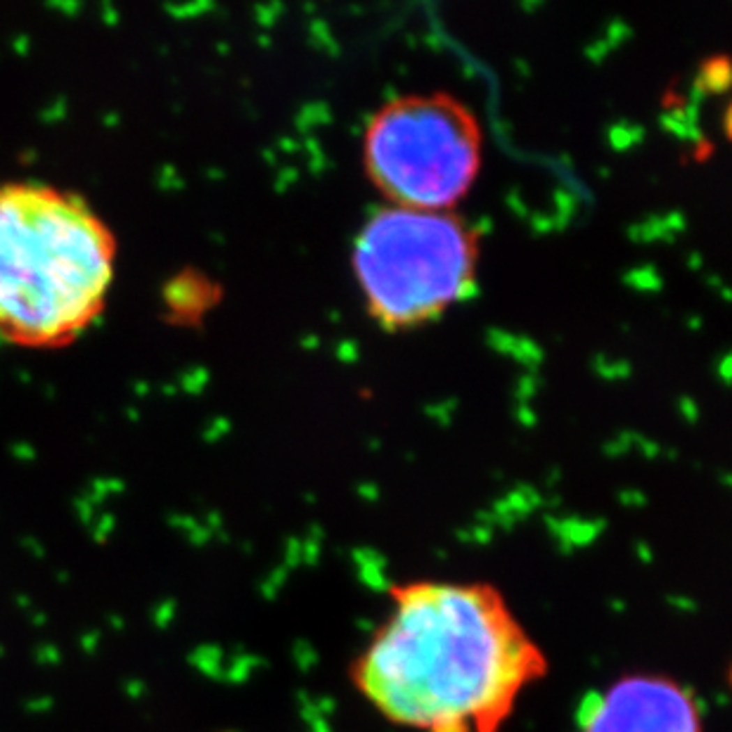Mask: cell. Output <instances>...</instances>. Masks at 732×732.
<instances>
[{"label": "cell", "mask_w": 732, "mask_h": 732, "mask_svg": "<svg viewBox=\"0 0 732 732\" xmlns=\"http://www.w3.org/2000/svg\"><path fill=\"white\" fill-rule=\"evenodd\" d=\"M389 611L351 666L384 721L415 732H502L550 659L500 588L419 578L389 588Z\"/></svg>", "instance_id": "cell-1"}, {"label": "cell", "mask_w": 732, "mask_h": 732, "mask_svg": "<svg viewBox=\"0 0 732 732\" xmlns=\"http://www.w3.org/2000/svg\"><path fill=\"white\" fill-rule=\"evenodd\" d=\"M117 242L71 192L0 185V334L52 349L91 327L107 304Z\"/></svg>", "instance_id": "cell-2"}, {"label": "cell", "mask_w": 732, "mask_h": 732, "mask_svg": "<svg viewBox=\"0 0 732 732\" xmlns=\"http://www.w3.org/2000/svg\"><path fill=\"white\" fill-rule=\"evenodd\" d=\"M477 261V237L451 211L380 209L353 244L365 306L389 332L436 320L470 297Z\"/></svg>", "instance_id": "cell-3"}, {"label": "cell", "mask_w": 732, "mask_h": 732, "mask_svg": "<svg viewBox=\"0 0 732 732\" xmlns=\"http://www.w3.org/2000/svg\"><path fill=\"white\" fill-rule=\"evenodd\" d=\"M481 128L453 95H405L372 117L363 140L368 178L391 207L448 211L481 169Z\"/></svg>", "instance_id": "cell-4"}, {"label": "cell", "mask_w": 732, "mask_h": 732, "mask_svg": "<svg viewBox=\"0 0 732 732\" xmlns=\"http://www.w3.org/2000/svg\"><path fill=\"white\" fill-rule=\"evenodd\" d=\"M576 732H704L697 694L664 673H626L588 694Z\"/></svg>", "instance_id": "cell-5"}, {"label": "cell", "mask_w": 732, "mask_h": 732, "mask_svg": "<svg viewBox=\"0 0 732 732\" xmlns=\"http://www.w3.org/2000/svg\"><path fill=\"white\" fill-rule=\"evenodd\" d=\"M699 86L706 93H725L732 88V62L728 57H713L699 71Z\"/></svg>", "instance_id": "cell-6"}, {"label": "cell", "mask_w": 732, "mask_h": 732, "mask_svg": "<svg viewBox=\"0 0 732 732\" xmlns=\"http://www.w3.org/2000/svg\"><path fill=\"white\" fill-rule=\"evenodd\" d=\"M723 124H725V133H728V137L732 140V102L728 105V110H725V119H723Z\"/></svg>", "instance_id": "cell-7"}, {"label": "cell", "mask_w": 732, "mask_h": 732, "mask_svg": "<svg viewBox=\"0 0 732 732\" xmlns=\"http://www.w3.org/2000/svg\"><path fill=\"white\" fill-rule=\"evenodd\" d=\"M730 685H732V671H730Z\"/></svg>", "instance_id": "cell-8"}]
</instances>
